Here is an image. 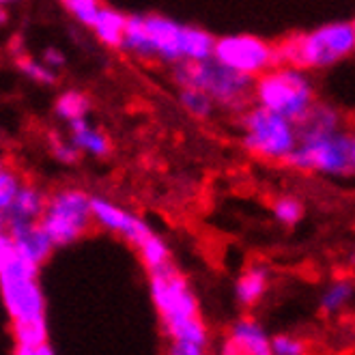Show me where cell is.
Instances as JSON below:
<instances>
[{
    "label": "cell",
    "instance_id": "5bb4252c",
    "mask_svg": "<svg viewBox=\"0 0 355 355\" xmlns=\"http://www.w3.org/2000/svg\"><path fill=\"white\" fill-rule=\"evenodd\" d=\"M69 140L80 153H89L93 157H106L110 153V140L101 130L93 128L89 119L69 121Z\"/></svg>",
    "mask_w": 355,
    "mask_h": 355
},
{
    "label": "cell",
    "instance_id": "d6986e66",
    "mask_svg": "<svg viewBox=\"0 0 355 355\" xmlns=\"http://www.w3.org/2000/svg\"><path fill=\"white\" fill-rule=\"evenodd\" d=\"M353 297V282L351 278H340L336 282H331L321 295V310L323 315H340V312L349 306Z\"/></svg>",
    "mask_w": 355,
    "mask_h": 355
},
{
    "label": "cell",
    "instance_id": "7c38bea8",
    "mask_svg": "<svg viewBox=\"0 0 355 355\" xmlns=\"http://www.w3.org/2000/svg\"><path fill=\"white\" fill-rule=\"evenodd\" d=\"M7 233L13 239L17 254L28 259L31 263H35L39 267L44 265L54 252V243L50 241L48 233L44 231V226L39 224V220L7 222Z\"/></svg>",
    "mask_w": 355,
    "mask_h": 355
},
{
    "label": "cell",
    "instance_id": "ffe728a7",
    "mask_svg": "<svg viewBox=\"0 0 355 355\" xmlns=\"http://www.w3.org/2000/svg\"><path fill=\"white\" fill-rule=\"evenodd\" d=\"M54 112L62 121H76V119H85L91 112V99L82 93V91H65L58 95L54 103Z\"/></svg>",
    "mask_w": 355,
    "mask_h": 355
},
{
    "label": "cell",
    "instance_id": "f1b7e54d",
    "mask_svg": "<svg viewBox=\"0 0 355 355\" xmlns=\"http://www.w3.org/2000/svg\"><path fill=\"white\" fill-rule=\"evenodd\" d=\"M44 62H46V65H48L50 69L58 71V69L65 67L67 58H65V54H62L60 50H56V48H48V50L44 52Z\"/></svg>",
    "mask_w": 355,
    "mask_h": 355
},
{
    "label": "cell",
    "instance_id": "cb8c5ba5",
    "mask_svg": "<svg viewBox=\"0 0 355 355\" xmlns=\"http://www.w3.org/2000/svg\"><path fill=\"white\" fill-rule=\"evenodd\" d=\"M302 216H304V205L293 196H282L274 202V218L284 226L297 224Z\"/></svg>",
    "mask_w": 355,
    "mask_h": 355
},
{
    "label": "cell",
    "instance_id": "44dd1931",
    "mask_svg": "<svg viewBox=\"0 0 355 355\" xmlns=\"http://www.w3.org/2000/svg\"><path fill=\"white\" fill-rule=\"evenodd\" d=\"M136 250L140 252V259H142L144 267H147L149 271L157 269V267H162L166 263H171V250H168V245H166V241L159 235H155V233L149 239H144Z\"/></svg>",
    "mask_w": 355,
    "mask_h": 355
},
{
    "label": "cell",
    "instance_id": "4dcf8cb0",
    "mask_svg": "<svg viewBox=\"0 0 355 355\" xmlns=\"http://www.w3.org/2000/svg\"><path fill=\"white\" fill-rule=\"evenodd\" d=\"M11 3H17V0H0V9L7 7V5H11Z\"/></svg>",
    "mask_w": 355,
    "mask_h": 355
},
{
    "label": "cell",
    "instance_id": "3957f363",
    "mask_svg": "<svg viewBox=\"0 0 355 355\" xmlns=\"http://www.w3.org/2000/svg\"><path fill=\"white\" fill-rule=\"evenodd\" d=\"M355 48V24L329 22L310 33L293 35L276 46L280 65L297 69H327L343 62Z\"/></svg>",
    "mask_w": 355,
    "mask_h": 355
},
{
    "label": "cell",
    "instance_id": "7a4b0ae2",
    "mask_svg": "<svg viewBox=\"0 0 355 355\" xmlns=\"http://www.w3.org/2000/svg\"><path fill=\"white\" fill-rule=\"evenodd\" d=\"M149 286L164 334L175 355H202L209 331L198 312V300L181 271L171 263L149 271Z\"/></svg>",
    "mask_w": 355,
    "mask_h": 355
},
{
    "label": "cell",
    "instance_id": "9a60e30c",
    "mask_svg": "<svg viewBox=\"0 0 355 355\" xmlns=\"http://www.w3.org/2000/svg\"><path fill=\"white\" fill-rule=\"evenodd\" d=\"M46 194L39 190L37 185L31 183H22L19 190L13 198V202L9 205V209L5 211L7 222H31V220H39L41 214H44L46 207Z\"/></svg>",
    "mask_w": 355,
    "mask_h": 355
},
{
    "label": "cell",
    "instance_id": "8fae6325",
    "mask_svg": "<svg viewBox=\"0 0 355 355\" xmlns=\"http://www.w3.org/2000/svg\"><path fill=\"white\" fill-rule=\"evenodd\" d=\"M91 216H93V224H99L106 231L121 235L134 248H138L144 239H149L153 235V228L140 216L125 211L123 207L110 202L108 198L91 196Z\"/></svg>",
    "mask_w": 355,
    "mask_h": 355
},
{
    "label": "cell",
    "instance_id": "f546056e",
    "mask_svg": "<svg viewBox=\"0 0 355 355\" xmlns=\"http://www.w3.org/2000/svg\"><path fill=\"white\" fill-rule=\"evenodd\" d=\"M3 231H7V216H5V211H0V233Z\"/></svg>",
    "mask_w": 355,
    "mask_h": 355
},
{
    "label": "cell",
    "instance_id": "603a6c76",
    "mask_svg": "<svg viewBox=\"0 0 355 355\" xmlns=\"http://www.w3.org/2000/svg\"><path fill=\"white\" fill-rule=\"evenodd\" d=\"M19 185H22L19 175L0 162V211H7L9 209V205L13 202V198L19 190Z\"/></svg>",
    "mask_w": 355,
    "mask_h": 355
},
{
    "label": "cell",
    "instance_id": "52a82bcc",
    "mask_svg": "<svg viewBox=\"0 0 355 355\" xmlns=\"http://www.w3.org/2000/svg\"><path fill=\"white\" fill-rule=\"evenodd\" d=\"M37 276L39 265L19 254L0 271V300H3L13 329L48 327L46 295Z\"/></svg>",
    "mask_w": 355,
    "mask_h": 355
},
{
    "label": "cell",
    "instance_id": "9c48e42d",
    "mask_svg": "<svg viewBox=\"0 0 355 355\" xmlns=\"http://www.w3.org/2000/svg\"><path fill=\"white\" fill-rule=\"evenodd\" d=\"M54 248H65L85 237L93 226L91 196L78 187L58 190L46 198L44 214L39 218Z\"/></svg>",
    "mask_w": 355,
    "mask_h": 355
},
{
    "label": "cell",
    "instance_id": "8992f818",
    "mask_svg": "<svg viewBox=\"0 0 355 355\" xmlns=\"http://www.w3.org/2000/svg\"><path fill=\"white\" fill-rule=\"evenodd\" d=\"M252 97L257 106L276 112L295 125L306 116L312 103L317 101L315 85L304 69L291 65H276L254 78Z\"/></svg>",
    "mask_w": 355,
    "mask_h": 355
},
{
    "label": "cell",
    "instance_id": "5b68a950",
    "mask_svg": "<svg viewBox=\"0 0 355 355\" xmlns=\"http://www.w3.org/2000/svg\"><path fill=\"white\" fill-rule=\"evenodd\" d=\"M173 80L177 87H194L214 99L216 108L241 112L252 99L254 80L228 69L214 56L205 60H183L175 65Z\"/></svg>",
    "mask_w": 355,
    "mask_h": 355
},
{
    "label": "cell",
    "instance_id": "ac0fdd59",
    "mask_svg": "<svg viewBox=\"0 0 355 355\" xmlns=\"http://www.w3.org/2000/svg\"><path fill=\"white\" fill-rule=\"evenodd\" d=\"M179 103H181V108L198 119V121H207V119H211L214 112H216V103L214 99L209 97L205 91L200 89H194V87H179Z\"/></svg>",
    "mask_w": 355,
    "mask_h": 355
},
{
    "label": "cell",
    "instance_id": "30bf717a",
    "mask_svg": "<svg viewBox=\"0 0 355 355\" xmlns=\"http://www.w3.org/2000/svg\"><path fill=\"white\" fill-rule=\"evenodd\" d=\"M218 62L248 78H259L271 67L280 65L276 46L254 37V35H228L216 39L214 54Z\"/></svg>",
    "mask_w": 355,
    "mask_h": 355
},
{
    "label": "cell",
    "instance_id": "ba28073f",
    "mask_svg": "<svg viewBox=\"0 0 355 355\" xmlns=\"http://www.w3.org/2000/svg\"><path fill=\"white\" fill-rule=\"evenodd\" d=\"M241 128L245 151L265 162H284L297 144V125L263 106L245 108Z\"/></svg>",
    "mask_w": 355,
    "mask_h": 355
},
{
    "label": "cell",
    "instance_id": "7402d4cb",
    "mask_svg": "<svg viewBox=\"0 0 355 355\" xmlns=\"http://www.w3.org/2000/svg\"><path fill=\"white\" fill-rule=\"evenodd\" d=\"M15 67L19 69V73H24L28 80L37 82V85H41V87H52L58 80L54 69H50L46 62H39L31 56H17Z\"/></svg>",
    "mask_w": 355,
    "mask_h": 355
},
{
    "label": "cell",
    "instance_id": "83f0119b",
    "mask_svg": "<svg viewBox=\"0 0 355 355\" xmlns=\"http://www.w3.org/2000/svg\"><path fill=\"white\" fill-rule=\"evenodd\" d=\"M15 257H17V250L13 245V239L7 231H3L0 233V271H3Z\"/></svg>",
    "mask_w": 355,
    "mask_h": 355
},
{
    "label": "cell",
    "instance_id": "6da1fadb",
    "mask_svg": "<svg viewBox=\"0 0 355 355\" xmlns=\"http://www.w3.org/2000/svg\"><path fill=\"white\" fill-rule=\"evenodd\" d=\"M216 39L207 31L181 24L166 15H130L125 17L121 50L142 60H205L211 58Z\"/></svg>",
    "mask_w": 355,
    "mask_h": 355
},
{
    "label": "cell",
    "instance_id": "d4e9b609",
    "mask_svg": "<svg viewBox=\"0 0 355 355\" xmlns=\"http://www.w3.org/2000/svg\"><path fill=\"white\" fill-rule=\"evenodd\" d=\"M308 353V343L291 336V334H278L269 338V355H304Z\"/></svg>",
    "mask_w": 355,
    "mask_h": 355
},
{
    "label": "cell",
    "instance_id": "4316f807",
    "mask_svg": "<svg viewBox=\"0 0 355 355\" xmlns=\"http://www.w3.org/2000/svg\"><path fill=\"white\" fill-rule=\"evenodd\" d=\"M50 149H52L54 159H58L60 164H76L80 157V151L73 147L71 140H62L58 136L50 138Z\"/></svg>",
    "mask_w": 355,
    "mask_h": 355
},
{
    "label": "cell",
    "instance_id": "e0dca14e",
    "mask_svg": "<svg viewBox=\"0 0 355 355\" xmlns=\"http://www.w3.org/2000/svg\"><path fill=\"white\" fill-rule=\"evenodd\" d=\"M91 28L95 31L97 39L103 46H108L112 50H121V39H123V28H125L123 13L110 9V7H101L93 19Z\"/></svg>",
    "mask_w": 355,
    "mask_h": 355
},
{
    "label": "cell",
    "instance_id": "484cf974",
    "mask_svg": "<svg viewBox=\"0 0 355 355\" xmlns=\"http://www.w3.org/2000/svg\"><path fill=\"white\" fill-rule=\"evenodd\" d=\"M62 3H65L67 11L78 19V22L85 24V26H91L93 24L95 15L101 9L99 0H62Z\"/></svg>",
    "mask_w": 355,
    "mask_h": 355
},
{
    "label": "cell",
    "instance_id": "4fadbf2b",
    "mask_svg": "<svg viewBox=\"0 0 355 355\" xmlns=\"http://www.w3.org/2000/svg\"><path fill=\"white\" fill-rule=\"evenodd\" d=\"M226 355H269V336L263 325L250 317H241L228 331L226 345L222 349Z\"/></svg>",
    "mask_w": 355,
    "mask_h": 355
},
{
    "label": "cell",
    "instance_id": "277c9868",
    "mask_svg": "<svg viewBox=\"0 0 355 355\" xmlns=\"http://www.w3.org/2000/svg\"><path fill=\"white\" fill-rule=\"evenodd\" d=\"M282 164L297 173L351 177L355 171V138L343 128L331 132L300 134L297 144Z\"/></svg>",
    "mask_w": 355,
    "mask_h": 355
},
{
    "label": "cell",
    "instance_id": "2e32d148",
    "mask_svg": "<svg viewBox=\"0 0 355 355\" xmlns=\"http://www.w3.org/2000/svg\"><path fill=\"white\" fill-rule=\"evenodd\" d=\"M267 276H269L267 269H263L259 265L245 269L243 274L237 278V282H235V297H237V302L241 306H245V308L257 306L265 297V293H267V282H269Z\"/></svg>",
    "mask_w": 355,
    "mask_h": 355
}]
</instances>
